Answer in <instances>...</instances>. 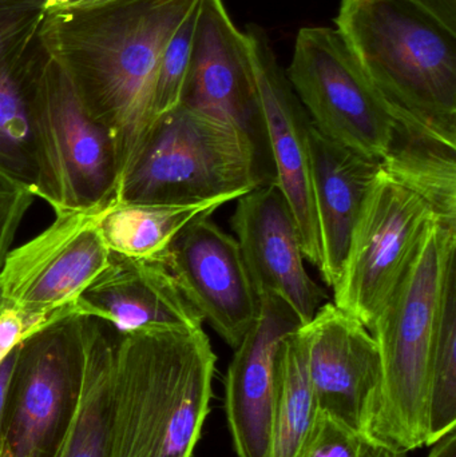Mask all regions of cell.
Returning <instances> with one entry per match:
<instances>
[{
    "instance_id": "obj_1",
    "label": "cell",
    "mask_w": 456,
    "mask_h": 457,
    "mask_svg": "<svg viewBox=\"0 0 456 457\" xmlns=\"http://www.w3.org/2000/svg\"><path fill=\"white\" fill-rule=\"evenodd\" d=\"M198 2L125 0L46 12L42 46L66 70L88 114L109 133L120 182L157 122L163 50Z\"/></svg>"
},
{
    "instance_id": "obj_2",
    "label": "cell",
    "mask_w": 456,
    "mask_h": 457,
    "mask_svg": "<svg viewBox=\"0 0 456 457\" xmlns=\"http://www.w3.org/2000/svg\"><path fill=\"white\" fill-rule=\"evenodd\" d=\"M216 361L203 328L118 333L109 457H192Z\"/></svg>"
},
{
    "instance_id": "obj_3",
    "label": "cell",
    "mask_w": 456,
    "mask_h": 457,
    "mask_svg": "<svg viewBox=\"0 0 456 457\" xmlns=\"http://www.w3.org/2000/svg\"><path fill=\"white\" fill-rule=\"evenodd\" d=\"M335 24L396 130L456 147V32L410 0H342Z\"/></svg>"
},
{
    "instance_id": "obj_4",
    "label": "cell",
    "mask_w": 456,
    "mask_h": 457,
    "mask_svg": "<svg viewBox=\"0 0 456 457\" xmlns=\"http://www.w3.org/2000/svg\"><path fill=\"white\" fill-rule=\"evenodd\" d=\"M454 269L456 228L433 222L369 328L382 367L371 436L404 453L427 445L431 359Z\"/></svg>"
},
{
    "instance_id": "obj_5",
    "label": "cell",
    "mask_w": 456,
    "mask_h": 457,
    "mask_svg": "<svg viewBox=\"0 0 456 457\" xmlns=\"http://www.w3.org/2000/svg\"><path fill=\"white\" fill-rule=\"evenodd\" d=\"M262 154L251 134L179 104L158 118L115 201L192 204L244 195L272 181L262 174Z\"/></svg>"
},
{
    "instance_id": "obj_6",
    "label": "cell",
    "mask_w": 456,
    "mask_h": 457,
    "mask_svg": "<svg viewBox=\"0 0 456 457\" xmlns=\"http://www.w3.org/2000/svg\"><path fill=\"white\" fill-rule=\"evenodd\" d=\"M29 120L35 197L54 213L107 208L120 185L114 145L45 47L32 83Z\"/></svg>"
},
{
    "instance_id": "obj_7",
    "label": "cell",
    "mask_w": 456,
    "mask_h": 457,
    "mask_svg": "<svg viewBox=\"0 0 456 457\" xmlns=\"http://www.w3.org/2000/svg\"><path fill=\"white\" fill-rule=\"evenodd\" d=\"M82 319L70 306L19 344L0 457L58 455L82 391Z\"/></svg>"
},
{
    "instance_id": "obj_8",
    "label": "cell",
    "mask_w": 456,
    "mask_h": 457,
    "mask_svg": "<svg viewBox=\"0 0 456 457\" xmlns=\"http://www.w3.org/2000/svg\"><path fill=\"white\" fill-rule=\"evenodd\" d=\"M286 75L324 137L379 163L387 155L395 120L337 29H300Z\"/></svg>"
},
{
    "instance_id": "obj_9",
    "label": "cell",
    "mask_w": 456,
    "mask_h": 457,
    "mask_svg": "<svg viewBox=\"0 0 456 457\" xmlns=\"http://www.w3.org/2000/svg\"><path fill=\"white\" fill-rule=\"evenodd\" d=\"M435 221L425 201L379 168L332 287L335 305L369 329Z\"/></svg>"
},
{
    "instance_id": "obj_10",
    "label": "cell",
    "mask_w": 456,
    "mask_h": 457,
    "mask_svg": "<svg viewBox=\"0 0 456 457\" xmlns=\"http://www.w3.org/2000/svg\"><path fill=\"white\" fill-rule=\"evenodd\" d=\"M104 211L58 212L37 236L12 247L0 271L3 308L53 314L74 305L112 260L101 231Z\"/></svg>"
},
{
    "instance_id": "obj_11",
    "label": "cell",
    "mask_w": 456,
    "mask_h": 457,
    "mask_svg": "<svg viewBox=\"0 0 456 457\" xmlns=\"http://www.w3.org/2000/svg\"><path fill=\"white\" fill-rule=\"evenodd\" d=\"M244 34L256 78L265 152L273 166L272 181L291 209L305 260L319 269L320 237L311 187L310 129L312 122L292 88L286 70L278 63L267 32L257 24H248Z\"/></svg>"
},
{
    "instance_id": "obj_12",
    "label": "cell",
    "mask_w": 456,
    "mask_h": 457,
    "mask_svg": "<svg viewBox=\"0 0 456 457\" xmlns=\"http://www.w3.org/2000/svg\"><path fill=\"white\" fill-rule=\"evenodd\" d=\"M160 261L203 321L237 348L260 313L237 239L206 217L185 228Z\"/></svg>"
},
{
    "instance_id": "obj_13",
    "label": "cell",
    "mask_w": 456,
    "mask_h": 457,
    "mask_svg": "<svg viewBox=\"0 0 456 457\" xmlns=\"http://www.w3.org/2000/svg\"><path fill=\"white\" fill-rule=\"evenodd\" d=\"M302 329L319 412L352 431L371 435L382 383L374 336L334 303L321 305Z\"/></svg>"
},
{
    "instance_id": "obj_14",
    "label": "cell",
    "mask_w": 456,
    "mask_h": 457,
    "mask_svg": "<svg viewBox=\"0 0 456 457\" xmlns=\"http://www.w3.org/2000/svg\"><path fill=\"white\" fill-rule=\"evenodd\" d=\"M230 228L259 297L278 298L300 324L311 321L326 293L305 268L299 228L275 182H264L238 198Z\"/></svg>"
},
{
    "instance_id": "obj_15",
    "label": "cell",
    "mask_w": 456,
    "mask_h": 457,
    "mask_svg": "<svg viewBox=\"0 0 456 457\" xmlns=\"http://www.w3.org/2000/svg\"><path fill=\"white\" fill-rule=\"evenodd\" d=\"M181 104L237 126L265 149L248 42L245 34L233 24L222 0L200 2Z\"/></svg>"
},
{
    "instance_id": "obj_16",
    "label": "cell",
    "mask_w": 456,
    "mask_h": 457,
    "mask_svg": "<svg viewBox=\"0 0 456 457\" xmlns=\"http://www.w3.org/2000/svg\"><path fill=\"white\" fill-rule=\"evenodd\" d=\"M300 327L283 301L260 297L259 317L235 348L225 378L228 426L238 457H270L278 351Z\"/></svg>"
},
{
    "instance_id": "obj_17",
    "label": "cell",
    "mask_w": 456,
    "mask_h": 457,
    "mask_svg": "<svg viewBox=\"0 0 456 457\" xmlns=\"http://www.w3.org/2000/svg\"><path fill=\"white\" fill-rule=\"evenodd\" d=\"M80 316L112 325L118 333L147 328H203L173 276L160 260H139L112 253L109 266L74 303Z\"/></svg>"
},
{
    "instance_id": "obj_18",
    "label": "cell",
    "mask_w": 456,
    "mask_h": 457,
    "mask_svg": "<svg viewBox=\"0 0 456 457\" xmlns=\"http://www.w3.org/2000/svg\"><path fill=\"white\" fill-rule=\"evenodd\" d=\"M311 187L320 237L319 271L327 287L339 277L353 225L380 163L310 129Z\"/></svg>"
},
{
    "instance_id": "obj_19",
    "label": "cell",
    "mask_w": 456,
    "mask_h": 457,
    "mask_svg": "<svg viewBox=\"0 0 456 457\" xmlns=\"http://www.w3.org/2000/svg\"><path fill=\"white\" fill-rule=\"evenodd\" d=\"M85 372L71 427L56 457H109L112 376L118 332L106 322L83 316Z\"/></svg>"
},
{
    "instance_id": "obj_20",
    "label": "cell",
    "mask_w": 456,
    "mask_h": 457,
    "mask_svg": "<svg viewBox=\"0 0 456 457\" xmlns=\"http://www.w3.org/2000/svg\"><path fill=\"white\" fill-rule=\"evenodd\" d=\"M240 197L243 195H224L192 204H130L114 200L102 217V237L114 254L160 260L185 228L213 216L220 208Z\"/></svg>"
},
{
    "instance_id": "obj_21",
    "label": "cell",
    "mask_w": 456,
    "mask_h": 457,
    "mask_svg": "<svg viewBox=\"0 0 456 457\" xmlns=\"http://www.w3.org/2000/svg\"><path fill=\"white\" fill-rule=\"evenodd\" d=\"M46 0H0V126L26 115L35 72Z\"/></svg>"
},
{
    "instance_id": "obj_22",
    "label": "cell",
    "mask_w": 456,
    "mask_h": 457,
    "mask_svg": "<svg viewBox=\"0 0 456 457\" xmlns=\"http://www.w3.org/2000/svg\"><path fill=\"white\" fill-rule=\"evenodd\" d=\"M456 147L396 131L380 169L425 201L436 221L456 228Z\"/></svg>"
},
{
    "instance_id": "obj_23",
    "label": "cell",
    "mask_w": 456,
    "mask_h": 457,
    "mask_svg": "<svg viewBox=\"0 0 456 457\" xmlns=\"http://www.w3.org/2000/svg\"><path fill=\"white\" fill-rule=\"evenodd\" d=\"M318 415L302 327L286 336L278 357L270 457H294Z\"/></svg>"
},
{
    "instance_id": "obj_24",
    "label": "cell",
    "mask_w": 456,
    "mask_h": 457,
    "mask_svg": "<svg viewBox=\"0 0 456 457\" xmlns=\"http://www.w3.org/2000/svg\"><path fill=\"white\" fill-rule=\"evenodd\" d=\"M456 427V269L447 279L430 370L427 445Z\"/></svg>"
},
{
    "instance_id": "obj_25",
    "label": "cell",
    "mask_w": 456,
    "mask_h": 457,
    "mask_svg": "<svg viewBox=\"0 0 456 457\" xmlns=\"http://www.w3.org/2000/svg\"><path fill=\"white\" fill-rule=\"evenodd\" d=\"M382 440L352 431L326 413L316 415L294 457H409Z\"/></svg>"
},
{
    "instance_id": "obj_26",
    "label": "cell",
    "mask_w": 456,
    "mask_h": 457,
    "mask_svg": "<svg viewBox=\"0 0 456 457\" xmlns=\"http://www.w3.org/2000/svg\"><path fill=\"white\" fill-rule=\"evenodd\" d=\"M201 2V0H200ZM200 2L174 31L163 50L155 87V117L161 118L181 104L182 91L192 59Z\"/></svg>"
},
{
    "instance_id": "obj_27",
    "label": "cell",
    "mask_w": 456,
    "mask_h": 457,
    "mask_svg": "<svg viewBox=\"0 0 456 457\" xmlns=\"http://www.w3.org/2000/svg\"><path fill=\"white\" fill-rule=\"evenodd\" d=\"M70 308V306H69ZM67 309V308H64ZM24 313L13 309L3 308L0 312V362L32 333L45 327L56 314Z\"/></svg>"
},
{
    "instance_id": "obj_28",
    "label": "cell",
    "mask_w": 456,
    "mask_h": 457,
    "mask_svg": "<svg viewBox=\"0 0 456 457\" xmlns=\"http://www.w3.org/2000/svg\"><path fill=\"white\" fill-rule=\"evenodd\" d=\"M37 200L31 187H24L16 197L0 212V271L4 265L8 253L12 250L13 241L24 217Z\"/></svg>"
},
{
    "instance_id": "obj_29",
    "label": "cell",
    "mask_w": 456,
    "mask_h": 457,
    "mask_svg": "<svg viewBox=\"0 0 456 457\" xmlns=\"http://www.w3.org/2000/svg\"><path fill=\"white\" fill-rule=\"evenodd\" d=\"M456 32V0H410Z\"/></svg>"
},
{
    "instance_id": "obj_30",
    "label": "cell",
    "mask_w": 456,
    "mask_h": 457,
    "mask_svg": "<svg viewBox=\"0 0 456 457\" xmlns=\"http://www.w3.org/2000/svg\"><path fill=\"white\" fill-rule=\"evenodd\" d=\"M16 354H18V346L0 362V455H2L8 388H10L11 376H12L13 368H15Z\"/></svg>"
},
{
    "instance_id": "obj_31",
    "label": "cell",
    "mask_w": 456,
    "mask_h": 457,
    "mask_svg": "<svg viewBox=\"0 0 456 457\" xmlns=\"http://www.w3.org/2000/svg\"><path fill=\"white\" fill-rule=\"evenodd\" d=\"M27 187H29V185L19 181L15 177L10 176L0 169V212L16 197L21 190Z\"/></svg>"
},
{
    "instance_id": "obj_32",
    "label": "cell",
    "mask_w": 456,
    "mask_h": 457,
    "mask_svg": "<svg viewBox=\"0 0 456 457\" xmlns=\"http://www.w3.org/2000/svg\"><path fill=\"white\" fill-rule=\"evenodd\" d=\"M427 457H456V431L452 429L441 440L431 445Z\"/></svg>"
},
{
    "instance_id": "obj_33",
    "label": "cell",
    "mask_w": 456,
    "mask_h": 457,
    "mask_svg": "<svg viewBox=\"0 0 456 457\" xmlns=\"http://www.w3.org/2000/svg\"><path fill=\"white\" fill-rule=\"evenodd\" d=\"M125 2V0H69L64 7L69 8H88L96 5L110 4V3ZM61 8V7H59Z\"/></svg>"
},
{
    "instance_id": "obj_34",
    "label": "cell",
    "mask_w": 456,
    "mask_h": 457,
    "mask_svg": "<svg viewBox=\"0 0 456 457\" xmlns=\"http://www.w3.org/2000/svg\"><path fill=\"white\" fill-rule=\"evenodd\" d=\"M67 3H69V0H46V10H51V8L64 7Z\"/></svg>"
},
{
    "instance_id": "obj_35",
    "label": "cell",
    "mask_w": 456,
    "mask_h": 457,
    "mask_svg": "<svg viewBox=\"0 0 456 457\" xmlns=\"http://www.w3.org/2000/svg\"><path fill=\"white\" fill-rule=\"evenodd\" d=\"M3 311V303H2V301H0V312Z\"/></svg>"
}]
</instances>
